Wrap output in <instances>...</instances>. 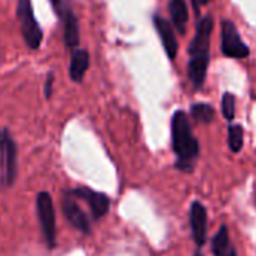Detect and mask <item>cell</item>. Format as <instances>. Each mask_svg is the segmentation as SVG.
Wrapping results in <instances>:
<instances>
[{
    "instance_id": "obj_1",
    "label": "cell",
    "mask_w": 256,
    "mask_h": 256,
    "mask_svg": "<svg viewBox=\"0 0 256 256\" xmlns=\"http://www.w3.org/2000/svg\"><path fill=\"white\" fill-rule=\"evenodd\" d=\"M172 150L176 156L175 168L181 172H192L199 157V142L193 134L188 116L182 110H176L170 122Z\"/></svg>"
},
{
    "instance_id": "obj_16",
    "label": "cell",
    "mask_w": 256,
    "mask_h": 256,
    "mask_svg": "<svg viewBox=\"0 0 256 256\" xmlns=\"http://www.w3.org/2000/svg\"><path fill=\"white\" fill-rule=\"evenodd\" d=\"M228 144L232 152H240L244 144V130L240 124H230L228 130Z\"/></svg>"
},
{
    "instance_id": "obj_9",
    "label": "cell",
    "mask_w": 256,
    "mask_h": 256,
    "mask_svg": "<svg viewBox=\"0 0 256 256\" xmlns=\"http://www.w3.org/2000/svg\"><path fill=\"white\" fill-rule=\"evenodd\" d=\"M206 226H208V216L205 206L194 200L190 206V228L192 235L198 247H202L206 241Z\"/></svg>"
},
{
    "instance_id": "obj_2",
    "label": "cell",
    "mask_w": 256,
    "mask_h": 256,
    "mask_svg": "<svg viewBox=\"0 0 256 256\" xmlns=\"http://www.w3.org/2000/svg\"><path fill=\"white\" fill-rule=\"evenodd\" d=\"M214 28V20L211 16L199 18L196 24L194 38L188 47V78L194 89H200L206 78L208 64H210V40Z\"/></svg>"
},
{
    "instance_id": "obj_7",
    "label": "cell",
    "mask_w": 256,
    "mask_h": 256,
    "mask_svg": "<svg viewBox=\"0 0 256 256\" xmlns=\"http://www.w3.org/2000/svg\"><path fill=\"white\" fill-rule=\"evenodd\" d=\"M70 193L74 199L84 200L89 205L92 218H95V220L104 217L110 210V199H108V196H106L101 192H95L89 187H76V188L70 190Z\"/></svg>"
},
{
    "instance_id": "obj_18",
    "label": "cell",
    "mask_w": 256,
    "mask_h": 256,
    "mask_svg": "<svg viewBox=\"0 0 256 256\" xmlns=\"http://www.w3.org/2000/svg\"><path fill=\"white\" fill-rule=\"evenodd\" d=\"M53 80H54V76L50 72V74L47 76V80H46V88H44L46 98H50V96H52V90H53Z\"/></svg>"
},
{
    "instance_id": "obj_3",
    "label": "cell",
    "mask_w": 256,
    "mask_h": 256,
    "mask_svg": "<svg viewBox=\"0 0 256 256\" xmlns=\"http://www.w3.org/2000/svg\"><path fill=\"white\" fill-rule=\"evenodd\" d=\"M18 151L17 144L8 128L0 130V184L8 188L17 181Z\"/></svg>"
},
{
    "instance_id": "obj_17",
    "label": "cell",
    "mask_w": 256,
    "mask_h": 256,
    "mask_svg": "<svg viewBox=\"0 0 256 256\" xmlns=\"http://www.w3.org/2000/svg\"><path fill=\"white\" fill-rule=\"evenodd\" d=\"M222 114L229 122L235 118V96L230 92H224L222 96Z\"/></svg>"
},
{
    "instance_id": "obj_23",
    "label": "cell",
    "mask_w": 256,
    "mask_h": 256,
    "mask_svg": "<svg viewBox=\"0 0 256 256\" xmlns=\"http://www.w3.org/2000/svg\"><path fill=\"white\" fill-rule=\"evenodd\" d=\"M254 202H256V198H254Z\"/></svg>"
},
{
    "instance_id": "obj_14",
    "label": "cell",
    "mask_w": 256,
    "mask_h": 256,
    "mask_svg": "<svg viewBox=\"0 0 256 256\" xmlns=\"http://www.w3.org/2000/svg\"><path fill=\"white\" fill-rule=\"evenodd\" d=\"M230 238H229V230L226 224H222L217 234L212 236L211 241V252L214 256H226L230 250Z\"/></svg>"
},
{
    "instance_id": "obj_5",
    "label": "cell",
    "mask_w": 256,
    "mask_h": 256,
    "mask_svg": "<svg viewBox=\"0 0 256 256\" xmlns=\"http://www.w3.org/2000/svg\"><path fill=\"white\" fill-rule=\"evenodd\" d=\"M36 212L40 218L41 232L50 248L56 246V212L52 194L48 192H41L36 196Z\"/></svg>"
},
{
    "instance_id": "obj_22",
    "label": "cell",
    "mask_w": 256,
    "mask_h": 256,
    "mask_svg": "<svg viewBox=\"0 0 256 256\" xmlns=\"http://www.w3.org/2000/svg\"><path fill=\"white\" fill-rule=\"evenodd\" d=\"M194 256H204V254H202L200 252H196V253H194Z\"/></svg>"
},
{
    "instance_id": "obj_11",
    "label": "cell",
    "mask_w": 256,
    "mask_h": 256,
    "mask_svg": "<svg viewBox=\"0 0 256 256\" xmlns=\"http://www.w3.org/2000/svg\"><path fill=\"white\" fill-rule=\"evenodd\" d=\"M64 23V41L68 48L76 50L80 44V29H78V20L77 16L71 8H65L62 14L59 16Z\"/></svg>"
},
{
    "instance_id": "obj_21",
    "label": "cell",
    "mask_w": 256,
    "mask_h": 256,
    "mask_svg": "<svg viewBox=\"0 0 256 256\" xmlns=\"http://www.w3.org/2000/svg\"><path fill=\"white\" fill-rule=\"evenodd\" d=\"M226 256H236V250H235V247H234V246L230 247V250H229V253H228Z\"/></svg>"
},
{
    "instance_id": "obj_8",
    "label": "cell",
    "mask_w": 256,
    "mask_h": 256,
    "mask_svg": "<svg viewBox=\"0 0 256 256\" xmlns=\"http://www.w3.org/2000/svg\"><path fill=\"white\" fill-rule=\"evenodd\" d=\"M62 211H64V216L66 217V220L71 223V226H74L77 230H80L82 234H89L90 232L89 217L78 206L76 199L71 196L70 190L65 192V194L62 196Z\"/></svg>"
},
{
    "instance_id": "obj_6",
    "label": "cell",
    "mask_w": 256,
    "mask_h": 256,
    "mask_svg": "<svg viewBox=\"0 0 256 256\" xmlns=\"http://www.w3.org/2000/svg\"><path fill=\"white\" fill-rule=\"evenodd\" d=\"M222 53L232 59H244L250 54L248 47L230 20H222Z\"/></svg>"
},
{
    "instance_id": "obj_4",
    "label": "cell",
    "mask_w": 256,
    "mask_h": 256,
    "mask_svg": "<svg viewBox=\"0 0 256 256\" xmlns=\"http://www.w3.org/2000/svg\"><path fill=\"white\" fill-rule=\"evenodd\" d=\"M17 17L22 26V34H23L26 46L30 50H38L42 42V30L35 18L32 0H18Z\"/></svg>"
},
{
    "instance_id": "obj_12",
    "label": "cell",
    "mask_w": 256,
    "mask_h": 256,
    "mask_svg": "<svg viewBox=\"0 0 256 256\" xmlns=\"http://www.w3.org/2000/svg\"><path fill=\"white\" fill-rule=\"evenodd\" d=\"M89 68V53L83 48L72 50L70 62V77L72 82L80 83Z\"/></svg>"
},
{
    "instance_id": "obj_10",
    "label": "cell",
    "mask_w": 256,
    "mask_h": 256,
    "mask_svg": "<svg viewBox=\"0 0 256 256\" xmlns=\"http://www.w3.org/2000/svg\"><path fill=\"white\" fill-rule=\"evenodd\" d=\"M154 26L158 32V36L162 40V44H163L169 59L174 60L176 58V53H178V41H176L174 28L162 16H154Z\"/></svg>"
},
{
    "instance_id": "obj_15",
    "label": "cell",
    "mask_w": 256,
    "mask_h": 256,
    "mask_svg": "<svg viewBox=\"0 0 256 256\" xmlns=\"http://www.w3.org/2000/svg\"><path fill=\"white\" fill-rule=\"evenodd\" d=\"M190 113H192V118L196 120V122H200V124H210L214 116H216V112L214 108L206 104V102H196L190 108Z\"/></svg>"
},
{
    "instance_id": "obj_13",
    "label": "cell",
    "mask_w": 256,
    "mask_h": 256,
    "mask_svg": "<svg viewBox=\"0 0 256 256\" xmlns=\"http://www.w3.org/2000/svg\"><path fill=\"white\" fill-rule=\"evenodd\" d=\"M169 12L172 17L174 28L176 29L178 34L184 35L187 30V23H188V8L186 0H170L169 4Z\"/></svg>"
},
{
    "instance_id": "obj_19",
    "label": "cell",
    "mask_w": 256,
    "mask_h": 256,
    "mask_svg": "<svg viewBox=\"0 0 256 256\" xmlns=\"http://www.w3.org/2000/svg\"><path fill=\"white\" fill-rule=\"evenodd\" d=\"M50 2H52V5H53L54 11L58 12V16H60V14H62V11L66 8V6H64V0H50Z\"/></svg>"
},
{
    "instance_id": "obj_20",
    "label": "cell",
    "mask_w": 256,
    "mask_h": 256,
    "mask_svg": "<svg viewBox=\"0 0 256 256\" xmlns=\"http://www.w3.org/2000/svg\"><path fill=\"white\" fill-rule=\"evenodd\" d=\"M210 2H211V0H192V4H193L196 12H199V8H200V6H204V5H206V4H210Z\"/></svg>"
}]
</instances>
